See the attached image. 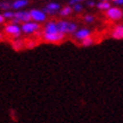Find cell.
<instances>
[{"instance_id":"cell-23","label":"cell","mask_w":123,"mask_h":123,"mask_svg":"<svg viewBox=\"0 0 123 123\" xmlns=\"http://www.w3.org/2000/svg\"><path fill=\"white\" fill-rule=\"evenodd\" d=\"M113 2L115 5H123V0H114Z\"/></svg>"},{"instance_id":"cell-4","label":"cell","mask_w":123,"mask_h":123,"mask_svg":"<svg viewBox=\"0 0 123 123\" xmlns=\"http://www.w3.org/2000/svg\"><path fill=\"white\" fill-rule=\"evenodd\" d=\"M40 24H36L34 22H28V23H24L22 26H20V32L25 34H33L36 33L40 30Z\"/></svg>"},{"instance_id":"cell-10","label":"cell","mask_w":123,"mask_h":123,"mask_svg":"<svg viewBox=\"0 0 123 123\" xmlns=\"http://www.w3.org/2000/svg\"><path fill=\"white\" fill-rule=\"evenodd\" d=\"M112 37L115 40H123V25H117L112 32Z\"/></svg>"},{"instance_id":"cell-12","label":"cell","mask_w":123,"mask_h":123,"mask_svg":"<svg viewBox=\"0 0 123 123\" xmlns=\"http://www.w3.org/2000/svg\"><path fill=\"white\" fill-rule=\"evenodd\" d=\"M11 46L15 51H20L23 49L25 48V41L23 40H14L11 42Z\"/></svg>"},{"instance_id":"cell-14","label":"cell","mask_w":123,"mask_h":123,"mask_svg":"<svg viewBox=\"0 0 123 123\" xmlns=\"http://www.w3.org/2000/svg\"><path fill=\"white\" fill-rule=\"evenodd\" d=\"M71 12H72V7H70L69 5L64 6L63 8H61L60 11H59L60 16H62V17H67V16L71 15Z\"/></svg>"},{"instance_id":"cell-20","label":"cell","mask_w":123,"mask_h":123,"mask_svg":"<svg viewBox=\"0 0 123 123\" xmlns=\"http://www.w3.org/2000/svg\"><path fill=\"white\" fill-rule=\"evenodd\" d=\"M84 20H85L86 23H93L94 20H95V17H94L93 15H86L85 17H84Z\"/></svg>"},{"instance_id":"cell-7","label":"cell","mask_w":123,"mask_h":123,"mask_svg":"<svg viewBox=\"0 0 123 123\" xmlns=\"http://www.w3.org/2000/svg\"><path fill=\"white\" fill-rule=\"evenodd\" d=\"M5 33L8 34V35H11V36H14L15 38L19 37V35H20V26L17 25V24H7L6 26H5Z\"/></svg>"},{"instance_id":"cell-3","label":"cell","mask_w":123,"mask_h":123,"mask_svg":"<svg viewBox=\"0 0 123 123\" xmlns=\"http://www.w3.org/2000/svg\"><path fill=\"white\" fill-rule=\"evenodd\" d=\"M43 38H44L45 42L48 43H52V44H55V43H60L64 38V35L63 34L59 33H44L43 34Z\"/></svg>"},{"instance_id":"cell-6","label":"cell","mask_w":123,"mask_h":123,"mask_svg":"<svg viewBox=\"0 0 123 123\" xmlns=\"http://www.w3.org/2000/svg\"><path fill=\"white\" fill-rule=\"evenodd\" d=\"M30 16H31V20H34V23H43L46 20V15L40 9H32L30 11Z\"/></svg>"},{"instance_id":"cell-17","label":"cell","mask_w":123,"mask_h":123,"mask_svg":"<svg viewBox=\"0 0 123 123\" xmlns=\"http://www.w3.org/2000/svg\"><path fill=\"white\" fill-rule=\"evenodd\" d=\"M37 45V42L35 41V40H27L26 42H25V46H26L27 49H33L35 48Z\"/></svg>"},{"instance_id":"cell-11","label":"cell","mask_w":123,"mask_h":123,"mask_svg":"<svg viewBox=\"0 0 123 123\" xmlns=\"http://www.w3.org/2000/svg\"><path fill=\"white\" fill-rule=\"evenodd\" d=\"M56 32H58V28H56L55 22H49L45 24L44 33H56Z\"/></svg>"},{"instance_id":"cell-18","label":"cell","mask_w":123,"mask_h":123,"mask_svg":"<svg viewBox=\"0 0 123 123\" xmlns=\"http://www.w3.org/2000/svg\"><path fill=\"white\" fill-rule=\"evenodd\" d=\"M14 15H15V12H12V11H10V10L5 11L4 14H2L5 19H12L14 18Z\"/></svg>"},{"instance_id":"cell-15","label":"cell","mask_w":123,"mask_h":123,"mask_svg":"<svg viewBox=\"0 0 123 123\" xmlns=\"http://www.w3.org/2000/svg\"><path fill=\"white\" fill-rule=\"evenodd\" d=\"M97 8L98 9H101V10H108L110 8H111V4H110V1H99L98 4H97Z\"/></svg>"},{"instance_id":"cell-2","label":"cell","mask_w":123,"mask_h":123,"mask_svg":"<svg viewBox=\"0 0 123 123\" xmlns=\"http://www.w3.org/2000/svg\"><path fill=\"white\" fill-rule=\"evenodd\" d=\"M11 22H12V24H17V25H18V23H20V22H23V24H24V23L31 22L30 11L19 10V11H17V12H15L14 18L11 19Z\"/></svg>"},{"instance_id":"cell-21","label":"cell","mask_w":123,"mask_h":123,"mask_svg":"<svg viewBox=\"0 0 123 123\" xmlns=\"http://www.w3.org/2000/svg\"><path fill=\"white\" fill-rule=\"evenodd\" d=\"M74 7V10L76 11V12H80V11H82V5L79 2V4H76L72 6Z\"/></svg>"},{"instance_id":"cell-22","label":"cell","mask_w":123,"mask_h":123,"mask_svg":"<svg viewBox=\"0 0 123 123\" xmlns=\"http://www.w3.org/2000/svg\"><path fill=\"white\" fill-rule=\"evenodd\" d=\"M79 2H80L79 0H71V1H69V6H70V7H72L74 5H76V4H79Z\"/></svg>"},{"instance_id":"cell-26","label":"cell","mask_w":123,"mask_h":123,"mask_svg":"<svg viewBox=\"0 0 123 123\" xmlns=\"http://www.w3.org/2000/svg\"><path fill=\"white\" fill-rule=\"evenodd\" d=\"M2 38H4V35H2V34H0V41H2Z\"/></svg>"},{"instance_id":"cell-25","label":"cell","mask_w":123,"mask_h":123,"mask_svg":"<svg viewBox=\"0 0 123 123\" xmlns=\"http://www.w3.org/2000/svg\"><path fill=\"white\" fill-rule=\"evenodd\" d=\"M5 22V18H4V16L2 15H0V24H2V23Z\"/></svg>"},{"instance_id":"cell-5","label":"cell","mask_w":123,"mask_h":123,"mask_svg":"<svg viewBox=\"0 0 123 123\" xmlns=\"http://www.w3.org/2000/svg\"><path fill=\"white\" fill-rule=\"evenodd\" d=\"M106 17L112 20H120L123 17V11L117 7H111L108 10H106L105 12Z\"/></svg>"},{"instance_id":"cell-13","label":"cell","mask_w":123,"mask_h":123,"mask_svg":"<svg viewBox=\"0 0 123 123\" xmlns=\"http://www.w3.org/2000/svg\"><path fill=\"white\" fill-rule=\"evenodd\" d=\"M27 5H28L27 0H16L11 4V8L12 9H20L23 7H26Z\"/></svg>"},{"instance_id":"cell-16","label":"cell","mask_w":123,"mask_h":123,"mask_svg":"<svg viewBox=\"0 0 123 123\" xmlns=\"http://www.w3.org/2000/svg\"><path fill=\"white\" fill-rule=\"evenodd\" d=\"M94 44V38L93 37H87L85 38L84 41H81V45L82 46H90V45H93Z\"/></svg>"},{"instance_id":"cell-9","label":"cell","mask_w":123,"mask_h":123,"mask_svg":"<svg viewBox=\"0 0 123 123\" xmlns=\"http://www.w3.org/2000/svg\"><path fill=\"white\" fill-rule=\"evenodd\" d=\"M90 36V31L88 28H79L75 32V37L79 41H84L85 38Z\"/></svg>"},{"instance_id":"cell-8","label":"cell","mask_w":123,"mask_h":123,"mask_svg":"<svg viewBox=\"0 0 123 123\" xmlns=\"http://www.w3.org/2000/svg\"><path fill=\"white\" fill-rule=\"evenodd\" d=\"M61 9L59 2H49L44 8H43V12L45 15H55L56 12H59Z\"/></svg>"},{"instance_id":"cell-24","label":"cell","mask_w":123,"mask_h":123,"mask_svg":"<svg viewBox=\"0 0 123 123\" xmlns=\"http://www.w3.org/2000/svg\"><path fill=\"white\" fill-rule=\"evenodd\" d=\"M95 4H96L95 1H87V5H88L89 7H93V6H95Z\"/></svg>"},{"instance_id":"cell-1","label":"cell","mask_w":123,"mask_h":123,"mask_svg":"<svg viewBox=\"0 0 123 123\" xmlns=\"http://www.w3.org/2000/svg\"><path fill=\"white\" fill-rule=\"evenodd\" d=\"M56 28L58 32L61 34H72L77 31V24L75 23L68 22V20H59L56 22Z\"/></svg>"},{"instance_id":"cell-19","label":"cell","mask_w":123,"mask_h":123,"mask_svg":"<svg viewBox=\"0 0 123 123\" xmlns=\"http://www.w3.org/2000/svg\"><path fill=\"white\" fill-rule=\"evenodd\" d=\"M0 8H1V9H4L5 11H7V10H9V9H10L11 8V5L9 4V2H0Z\"/></svg>"}]
</instances>
